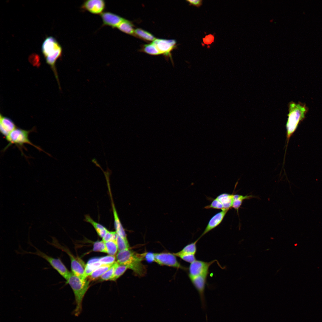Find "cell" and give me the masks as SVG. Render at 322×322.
I'll return each mask as SVG.
<instances>
[{
  "label": "cell",
  "instance_id": "2e32d148",
  "mask_svg": "<svg viewBox=\"0 0 322 322\" xmlns=\"http://www.w3.org/2000/svg\"><path fill=\"white\" fill-rule=\"evenodd\" d=\"M112 211L114 218V225L115 231L117 234L120 236L127 239L125 231L121 223L117 210L114 203L112 196H110Z\"/></svg>",
  "mask_w": 322,
  "mask_h": 322
},
{
  "label": "cell",
  "instance_id": "3957f363",
  "mask_svg": "<svg viewBox=\"0 0 322 322\" xmlns=\"http://www.w3.org/2000/svg\"><path fill=\"white\" fill-rule=\"evenodd\" d=\"M308 110L305 104L291 102L289 105V114L286 125L287 143L296 130L300 123L305 117Z\"/></svg>",
  "mask_w": 322,
  "mask_h": 322
},
{
  "label": "cell",
  "instance_id": "8992f818",
  "mask_svg": "<svg viewBox=\"0 0 322 322\" xmlns=\"http://www.w3.org/2000/svg\"><path fill=\"white\" fill-rule=\"evenodd\" d=\"M53 246L65 252L69 256L71 261V269L72 273L73 274L82 278L86 279L85 277V270L86 265H85L81 260L75 258L66 247L60 244L58 241L55 242L53 243Z\"/></svg>",
  "mask_w": 322,
  "mask_h": 322
},
{
  "label": "cell",
  "instance_id": "f1b7e54d",
  "mask_svg": "<svg viewBox=\"0 0 322 322\" xmlns=\"http://www.w3.org/2000/svg\"><path fill=\"white\" fill-rule=\"evenodd\" d=\"M93 250L95 252L106 253L105 242L103 240L95 242L93 244Z\"/></svg>",
  "mask_w": 322,
  "mask_h": 322
},
{
  "label": "cell",
  "instance_id": "4316f807",
  "mask_svg": "<svg viewBox=\"0 0 322 322\" xmlns=\"http://www.w3.org/2000/svg\"><path fill=\"white\" fill-rule=\"evenodd\" d=\"M116 242L118 251L129 249V246L127 239H125L117 234Z\"/></svg>",
  "mask_w": 322,
  "mask_h": 322
},
{
  "label": "cell",
  "instance_id": "6da1fadb",
  "mask_svg": "<svg viewBox=\"0 0 322 322\" xmlns=\"http://www.w3.org/2000/svg\"><path fill=\"white\" fill-rule=\"evenodd\" d=\"M117 262L127 266L136 275L142 277L146 272L145 266L141 262L144 259V253H137L129 249L118 251L116 255Z\"/></svg>",
  "mask_w": 322,
  "mask_h": 322
},
{
  "label": "cell",
  "instance_id": "9a60e30c",
  "mask_svg": "<svg viewBox=\"0 0 322 322\" xmlns=\"http://www.w3.org/2000/svg\"><path fill=\"white\" fill-rule=\"evenodd\" d=\"M61 46L54 38L52 36H49L43 43L41 47L42 52L45 57L50 52Z\"/></svg>",
  "mask_w": 322,
  "mask_h": 322
},
{
  "label": "cell",
  "instance_id": "d590c367",
  "mask_svg": "<svg viewBox=\"0 0 322 322\" xmlns=\"http://www.w3.org/2000/svg\"><path fill=\"white\" fill-rule=\"evenodd\" d=\"M144 259L149 262L154 261V253H144Z\"/></svg>",
  "mask_w": 322,
  "mask_h": 322
},
{
  "label": "cell",
  "instance_id": "cb8c5ba5",
  "mask_svg": "<svg viewBox=\"0 0 322 322\" xmlns=\"http://www.w3.org/2000/svg\"><path fill=\"white\" fill-rule=\"evenodd\" d=\"M141 50L151 55H158L161 54L156 47L152 43L144 45Z\"/></svg>",
  "mask_w": 322,
  "mask_h": 322
},
{
  "label": "cell",
  "instance_id": "8d00e7d4",
  "mask_svg": "<svg viewBox=\"0 0 322 322\" xmlns=\"http://www.w3.org/2000/svg\"><path fill=\"white\" fill-rule=\"evenodd\" d=\"M212 36L211 35H209L206 36L203 39V41L205 44H210L213 41L214 37L213 36L212 38H210Z\"/></svg>",
  "mask_w": 322,
  "mask_h": 322
},
{
  "label": "cell",
  "instance_id": "d6986e66",
  "mask_svg": "<svg viewBox=\"0 0 322 322\" xmlns=\"http://www.w3.org/2000/svg\"><path fill=\"white\" fill-rule=\"evenodd\" d=\"M117 28L125 33L134 35L135 29L134 28V25L131 21L127 19H124Z\"/></svg>",
  "mask_w": 322,
  "mask_h": 322
},
{
  "label": "cell",
  "instance_id": "9c48e42d",
  "mask_svg": "<svg viewBox=\"0 0 322 322\" xmlns=\"http://www.w3.org/2000/svg\"><path fill=\"white\" fill-rule=\"evenodd\" d=\"M106 8L105 1L103 0H87L82 4L80 9L95 15L101 14Z\"/></svg>",
  "mask_w": 322,
  "mask_h": 322
},
{
  "label": "cell",
  "instance_id": "603a6c76",
  "mask_svg": "<svg viewBox=\"0 0 322 322\" xmlns=\"http://www.w3.org/2000/svg\"><path fill=\"white\" fill-rule=\"evenodd\" d=\"M128 269L127 266L120 264L116 261L113 276L111 280L116 281L123 275Z\"/></svg>",
  "mask_w": 322,
  "mask_h": 322
},
{
  "label": "cell",
  "instance_id": "d4e9b609",
  "mask_svg": "<svg viewBox=\"0 0 322 322\" xmlns=\"http://www.w3.org/2000/svg\"><path fill=\"white\" fill-rule=\"evenodd\" d=\"M106 253L109 255L114 256L117 254L118 250L116 240H112L105 242Z\"/></svg>",
  "mask_w": 322,
  "mask_h": 322
},
{
  "label": "cell",
  "instance_id": "d6a6232c",
  "mask_svg": "<svg viewBox=\"0 0 322 322\" xmlns=\"http://www.w3.org/2000/svg\"><path fill=\"white\" fill-rule=\"evenodd\" d=\"M117 236V234L116 232L108 231L104 237L102 239L104 242L116 240Z\"/></svg>",
  "mask_w": 322,
  "mask_h": 322
},
{
  "label": "cell",
  "instance_id": "5b68a950",
  "mask_svg": "<svg viewBox=\"0 0 322 322\" xmlns=\"http://www.w3.org/2000/svg\"><path fill=\"white\" fill-rule=\"evenodd\" d=\"M30 245L34 247L36 251L35 252L26 251L23 250L21 254H30L38 256L45 259L50 265L58 273L65 278L66 280L68 279L70 272L60 259L56 258L49 256L42 252L31 243H29Z\"/></svg>",
  "mask_w": 322,
  "mask_h": 322
},
{
  "label": "cell",
  "instance_id": "277c9868",
  "mask_svg": "<svg viewBox=\"0 0 322 322\" xmlns=\"http://www.w3.org/2000/svg\"><path fill=\"white\" fill-rule=\"evenodd\" d=\"M35 131V129L34 128L29 130L16 128L5 137L8 143L4 148L2 151H4L10 146L14 144L19 148L22 154L24 155L22 149L23 148L26 150V148L24 145L25 144H28L34 147L39 151H44L48 154V153L45 152L40 147L34 145L30 140L29 134L30 133Z\"/></svg>",
  "mask_w": 322,
  "mask_h": 322
},
{
  "label": "cell",
  "instance_id": "4fadbf2b",
  "mask_svg": "<svg viewBox=\"0 0 322 322\" xmlns=\"http://www.w3.org/2000/svg\"><path fill=\"white\" fill-rule=\"evenodd\" d=\"M228 210H222L214 215L210 220L203 232L199 237H202L218 226L222 222Z\"/></svg>",
  "mask_w": 322,
  "mask_h": 322
},
{
  "label": "cell",
  "instance_id": "e575fe53",
  "mask_svg": "<svg viewBox=\"0 0 322 322\" xmlns=\"http://www.w3.org/2000/svg\"><path fill=\"white\" fill-rule=\"evenodd\" d=\"M189 3V5H192L199 7L202 4V0H188L186 1Z\"/></svg>",
  "mask_w": 322,
  "mask_h": 322
},
{
  "label": "cell",
  "instance_id": "7a4b0ae2",
  "mask_svg": "<svg viewBox=\"0 0 322 322\" xmlns=\"http://www.w3.org/2000/svg\"><path fill=\"white\" fill-rule=\"evenodd\" d=\"M73 292L75 307L72 314L78 316L82 311V302L85 295L89 287V281L82 278L70 273L66 280Z\"/></svg>",
  "mask_w": 322,
  "mask_h": 322
},
{
  "label": "cell",
  "instance_id": "44dd1931",
  "mask_svg": "<svg viewBox=\"0 0 322 322\" xmlns=\"http://www.w3.org/2000/svg\"><path fill=\"white\" fill-rule=\"evenodd\" d=\"M252 195H245L244 196L239 194H233V201L232 208L236 210L239 214V210L244 200L250 199L255 197Z\"/></svg>",
  "mask_w": 322,
  "mask_h": 322
},
{
  "label": "cell",
  "instance_id": "ac0fdd59",
  "mask_svg": "<svg viewBox=\"0 0 322 322\" xmlns=\"http://www.w3.org/2000/svg\"><path fill=\"white\" fill-rule=\"evenodd\" d=\"M233 196V194L223 193L218 196L216 198L222 203L224 210H229L232 208Z\"/></svg>",
  "mask_w": 322,
  "mask_h": 322
},
{
  "label": "cell",
  "instance_id": "8fae6325",
  "mask_svg": "<svg viewBox=\"0 0 322 322\" xmlns=\"http://www.w3.org/2000/svg\"><path fill=\"white\" fill-rule=\"evenodd\" d=\"M152 43L156 47L161 54L169 56L171 58V52L177 46V41L174 39L156 38Z\"/></svg>",
  "mask_w": 322,
  "mask_h": 322
},
{
  "label": "cell",
  "instance_id": "52a82bcc",
  "mask_svg": "<svg viewBox=\"0 0 322 322\" xmlns=\"http://www.w3.org/2000/svg\"><path fill=\"white\" fill-rule=\"evenodd\" d=\"M154 261L162 265H166L184 270L187 268L182 266L177 261L176 256L173 254L168 253H154Z\"/></svg>",
  "mask_w": 322,
  "mask_h": 322
},
{
  "label": "cell",
  "instance_id": "83f0119b",
  "mask_svg": "<svg viewBox=\"0 0 322 322\" xmlns=\"http://www.w3.org/2000/svg\"><path fill=\"white\" fill-rule=\"evenodd\" d=\"M173 253L176 256L179 257L183 260L190 264L196 260L195 254L182 253L179 251Z\"/></svg>",
  "mask_w": 322,
  "mask_h": 322
},
{
  "label": "cell",
  "instance_id": "30bf717a",
  "mask_svg": "<svg viewBox=\"0 0 322 322\" xmlns=\"http://www.w3.org/2000/svg\"><path fill=\"white\" fill-rule=\"evenodd\" d=\"M208 275H203L189 278L199 293L202 308L204 310L205 309L206 306L204 293Z\"/></svg>",
  "mask_w": 322,
  "mask_h": 322
},
{
  "label": "cell",
  "instance_id": "7c38bea8",
  "mask_svg": "<svg viewBox=\"0 0 322 322\" xmlns=\"http://www.w3.org/2000/svg\"><path fill=\"white\" fill-rule=\"evenodd\" d=\"M102 21L101 27L109 26L113 29L117 28L124 19L120 16L110 11H104L100 15Z\"/></svg>",
  "mask_w": 322,
  "mask_h": 322
},
{
  "label": "cell",
  "instance_id": "ffe728a7",
  "mask_svg": "<svg viewBox=\"0 0 322 322\" xmlns=\"http://www.w3.org/2000/svg\"><path fill=\"white\" fill-rule=\"evenodd\" d=\"M114 263L112 264H102L96 269L88 277L90 280H92L100 277L113 266Z\"/></svg>",
  "mask_w": 322,
  "mask_h": 322
},
{
  "label": "cell",
  "instance_id": "7402d4cb",
  "mask_svg": "<svg viewBox=\"0 0 322 322\" xmlns=\"http://www.w3.org/2000/svg\"><path fill=\"white\" fill-rule=\"evenodd\" d=\"M134 36L148 41L153 42L156 39L154 36L150 32L140 28L135 29Z\"/></svg>",
  "mask_w": 322,
  "mask_h": 322
},
{
  "label": "cell",
  "instance_id": "f546056e",
  "mask_svg": "<svg viewBox=\"0 0 322 322\" xmlns=\"http://www.w3.org/2000/svg\"><path fill=\"white\" fill-rule=\"evenodd\" d=\"M116 263L115 261L113 266L100 277L101 281L111 280L112 278Z\"/></svg>",
  "mask_w": 322,
  "mask_h": 322
},
{
  "label": "cell",
  "instance_id": "ba28073f",
  "mask_svg": "<svg viewBox=\"0 0 322 322\" xmlns=\"http://www.w3.org/2000/svg\"><path fill=\"white\" fill-rule=\"evenodd\" d=\"M216 260L207 262L196 260L190 264L188 268L189 278L205 274H208L210 266Z\"/></svg>",
  "mask_w": 322,
  "mask_h": 322
},
{
  "label": "cell",
  "instance_id": "5bb4252c",
  "mask_svg": "<svg viewBox=\"0 0 322 322\" xmlns=\"http://www.w3.org/2000/svg\"><path fill=\"white\" fill-rule=\"evenodd\" d=\"M16 128L11 119L0 114V131L2 135L6 137Z\"/></svg>",
  "mask_w": 322,
  "mask_h": 322
},
{
  "label": "cell",
  "instance_id": "1f68e13d",
  "mask_svg": "<svg viewBox=\"0 0 322 322\" xmlns=\"http://www.w3.org/2000/svg\"><path fill=\"white\" fill-rule=\"evenodd\" d=\"M204 208L207 209L212 208L221 209L222 210H224L222 204L216 198L212 201L210 205L205 206Z\"/></svg>",
  "mask_w": 322,
  "mask_h": 322
},
{
  "label": "cell",
  "instance_id": "e0dca14e",
  "mask_svg": "<svg viewBox=\"0 0 322 322\" xmlns=\"http://www.w3.org/2000/svg\"><path fill=\"white\" fill-rule=\"evenodd\" d=\"M84 220L92 225L98 235L102 239L109 231L104 226L95 221L89 215H85Z\"/></svg>",
  "mask_w": 322,
  "mask_h": 322
},
{
  "label": "cell",
  "instance_id": "836d02e7",
  "mask_svg": "<svg viewBox=\"0 0 322 322\" xmlns=\"http://www.w3.org/2000/svg\"><path fill=\"white\" fill-rule=\"evenodd\" d=\"M29 60L33 65L38 66L39 63V57L36 54L33 53L29 56Z\"/></svg>",
  "mask_w": 322,
  "mask_h": 322
},
{
  "label": "cell",
  "instance_id": "4dcf8cb0",
  "mask_svg": "<svg viewBox=\"0 0 322 322\" xmlns=\"http://www.w3.org/2000/svg\"><path fill=\"white\" fill-rule=\"evenodd\" d=\"M116 257L114 256L108 255L99 258V262L101 264H114L115 262Z\"/></svg>",
  "mask_w": 322,
  "mask_h": 322
},
{
  "label": "cell",
  "instance_id": "484cf974",
  "mask_svg": "<svg viewBox=\"0 0 322 322\" xmlns=\"http://www.w3.org/2000/svg\"><path fill=\"white\" fill-rule=\"evenodd\" d=\"M199 239V238L193 242L188 244L179 252L182 253L195 255L197 251L196 244Z\"/></svg>",
  "mask_w": 322,
  "mask_h": 322
}]
</instances>
